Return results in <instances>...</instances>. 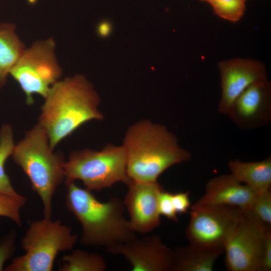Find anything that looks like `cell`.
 <instances>
[{
    "mask_svg": "<svg viewBox=\"0 0 271 271\" xmlns=\"http://www.w3.org/2000/svg\"><path fill=\"white\" fill-rule=\"evenodd\" d=\"M44 99L38 123L53 149L86 122L104 118L99 97L82 75L58 80Z\"/></svg>",
    "mask_w": 271,
    "mask_h": 271,
    "instance_id": "6da1fadb",
    "label": "cell"
},
{
    "mask_svg": "<svg viewBox=\"0 0 271 271\" xmlns=\"http://www.w3.org/2000/svg\"><path fill=\"white\" fill-rule=\"evenodd\" d=\"M129 178L156 182L172 166L188 161L192 155L164 125L141 120L127 128L123 141Z\"/></svg>",
    "mask_w": 271,
    "mask_h": 271,
    "instance_id": "7a4b0ae2",
    "label": "cell"
},
{
    "mask_svg": "<svg viewBox=\"0 0 271 271\" xmlns=\"http://www.w3.org/2000/svg\"><path fill=\"white\" fill-rule=\"evenodd\" d=\"M65 185L66 206L81 224L82 244L107 248L136 237L123 215V201L113 197L102 202L91 191L78 186L74 182Z\"/></svg>",
    "mask_w": 271,
    "mask_h": 271,
    "instance_id": "3957f363",
    "label": "cell"
},
{
    "mask_svg": "<svg viewBox=\"0 0 271 271\" xmlns=\"http://www.w3.org/2000/svg\"><path fill=\"white\" fill-rule=\"evenodd\" d=\"M12 156L40 197L44 217L51 218L53 196L65 180L64 156L54 152L46 132L39 123L27 131L24 138L15 145Z\"/></svg>",
    "mask_w": 271,
    "mask_h": 271,
    "instance_id": "277c9868",
    "label": "cell"
},
{
    "mask_svg": "<svg viewBox=\"0 0 271 271\" xmlns=\"http://www.w3.org/2000/svg\"><path fill=\"white\" fill-rule=\"evenodd\" d=\"M77 240L72 229L44 217L32 222L21 240L25 253L12 260L6 271H51L57 254L71 250Z\"/></svg>",
    "mask_w": 271,
    "mask_h": 271,
    "instance_id": "5b68a950",
    "label": "cell"
},
{
    "mask_svg": "<svg viewBox=\"0 0 271 271\" xmlns=\"http://www.w3.org/2000/svg\"><path fill=\"white\" fill-rule=\"evenodd\" d=\"M65 184L81 181L90 191H100L114 184L126 185V157L122 145L109 144L100 151L84 149L72 152L64 165Z\"/></svg>",
    "mask_w": 271,
    "mask_h": 271,
    "instance_id": "8992f818",
    "label": "cell"
},
{
    "mask_svg": "<svg viewBox=\"0 0 271 271\" xmlns=\"http://www.w3.org/2000/svg\"><path fill=\"white\" fill-rule=\"evenodd\" d=\"M55 51L53 38L35 42L24 49L11 69L10 74L24 93L27 104L34 103V94L45 98L60 80L62 69Z\"/></svg>",
    "mask_w": 271,
    "mask_h": 271,
    "instance_id": "52a82bcc",
    "label": "cell"
},
{
    "mask_svg": "<svg viewBox=\"0 0 271 271\" xmlns=\"http://www.w3.org/2000/svg\"><path fill=\"white\" fill-rule=\"evenodd\" d=\"M190 209V221L185 230L190 244L224 251L243 210L233 206L195 204Z\"/></svg>",
    "mask_w": 271,
    "mask_h": 271,
    "instance_id": "ba28073f",
    "label": "cell"
},
{
    "mask_svg": "<svg viewBox=\"0 0 271 271\" xmlns=\"http://www.w3.org/2000/svg\"><path fill=\"white\" fill-rule=\"evenodd\" d=\"M268 227L249 210L241 218L224 247L225 266L229 271H260Z\"/></svg>",
    "mask_w": 271,
    "mask_h": 271,
    "instance_id": "9c48e42d",
    "label": "cell"
},
{
    "mask_svg": "<svg viewBox=\"0 0 271 271\" xmlns=\"http://www.w3.org/2000/svg\"><path fill=\"white\" fill-rule=\"evenodd\" d=\"M218 66L221 90L218 112L225 115L247 88L267 78L264 64L252 59L232 58L220 62Z\"/></svg>",
    "mask_w": 271,
    "mask_h": 271,
    "instance_id": "30bf717a",
    "label": "cell"
},
{
    "mask_svg": "<svg viewBox=\"0 0 271 271\" xmlns=\"http://www.w3.org/2000/svg\"><path fill=\"white\" fill-rule=\"evenodd\" d=\"M112 254H120L130 263L132 271H173V250L157 235L128 241L106 248Z\"/></svg>",
    "mask_w": 271,
    "mask_h": 271,
    "instance_id": "8fae6325",
    "label": "cell"
},
{
    "mask_svg": "<svg viewBox=\"0 0 271 271\" xmlns=\"http://www.w3.org/2000/svg\"><path fill=\"white\" fill-rule=\"evenodd\" d=\"M126 185L128 190L123 202L129 215L131 229L134 232L143 234L152 231L161 223L158 199L163 188L158 181L130 180Z\"/></svg>",
    "mask_w": 271,
    "mask_h": 271,
    "instance_id": "7c38bea8",
    "label": "cell"
},
{
    "mask_svg": "<svg viewBox=\"0 0 271 271\" xmlns=\"http://www.w3.org/2000/svg\"><path fill=\"white\" fill-rule=\"evenodd\" d=\"M227 115L243 130L255 129L268 124L271 119V86L267 79L247 88L235 100Z\"/></svg>",
    "mask_w": 271,
    "mask_h": 271,
    "instance_id": "4fadbf2b",
    "label": "cell"
},
{
    "mask_svg": "<svg viewBox=\"0 0 271 271\" xmlns=\"http://www.w3.org/2000/svg\"><path fill=\"white\" fill-rule=\"evenodd\" d=\"M256 194L231 174L222 175L208 181L204 194L194 204L229 206L247 210H249Z\"/></svg>",
    "mask_w": 271,
    "mask_h": 271,
    "instance_id": "5bb4252c",
    "label": "cell"
},
{
    "mask_svg": "<svg viewBox=\"0 0 271 271\" xmlns=\"http://www.w3.org/2000/svg\"><path fill=\"white\" fill-rule=\"evenodd\" d=\"M228 168L238 181L248 187L256 193L270 189L271 156L256 162L229 161Z\"/></svg>",
    "mask_w": 271,
    "mask_h": 271,
    "instance_id": "9a60e30c",
    "label": "cell"
},
{
    "mask_svg": "<svg viewBox=\"0 0 271 271\" xmlns=\"http://www.w3.org/2000/svg\"><path fill=\"white\" fill-rule=\"evenodd\" d=\"M189 244L177 247L174 253L173 271H212L214 263L222 253Z\"/></svg>",
    "mask_w": 271,
    "mask_h": 271,
    "instance_id": "2e32d148",
    "label": "cell"
},
{
    "mask_svg": "<svg viewBox=\"0 0 271 271\" xmlns=\"http://www.w3.org/2000/svg\"><path fill=\"white\" fill-rule=\"evenodd\" d=\"M25 49L15 25L9 23L0 24V88L6 83L11 69Z\"/></svg>",
    "mask_w": 271,
    "mask_h": 271,
    "instance_id": "e0dca14e",
    "label": "cell"
},
{
    "mask_svg": "<svg viewBox=\"0 0 271 271\" xmlns=\"http://www.w3.org/2000/svg\"><path fill=\"white\" fill-rule=\"evenodd\" d=\"M15 145L12 126L3 124L0 129V193L26 200L15 190L5 169L6 162L12 156Z\"/></svg>",
    "mask_w": 271,
    "mask_h": 271,
    "instance_id": "ac0fdd59",
    "label": "cell"
},
{
    "mask_svg": "<svg viewBox=\"0 0 271 271\" xmlns=\"http://www.w3.org/2000/svg\"><path fill=\"white\" fill-rule=\"evenodd\" d=\"M61 260L60 271H103L106 269L102 256L82 250L75 249L63 256Z\"/></svg>",
    "mask_w": 271,
    "mask_h": 271,
    "instance_id": "d6986e66",
    "label": "cell"
},
{
    "mask_svg": "<svg viewBox=\"0 0 271 271\" xmlns=\"http://www.w3.org/2000/svg\"><path fill=\"white\" fill-rule=\"evenodd\" d=\"M246 0H207L214 12L225 20L236 22L240 20L246 9Z\"/></svg>",
    "mask_w": 271,
    "mask_h": 271,
    "instance_id": "ffe728a7",
    "label": "cell"
},
{
    "mask_svg": "<svg viewBox=\"0 0 271 271\" xmlns=\"http://www.w3.org/2000/svg\"><path fill=\"white\" fill-rule=\"evenodd\" d=\"M249 210L266 226L271 225L270 189L257 193Z\"/></svg>",
    "mask_w": 271,
    "mask_h": 271,
    "instance_id": "44dd1931",
    "label": "cell"
},
{
    "mask_svg": "<svg viewBox=\"0 0 271 271\" xmlns=\"http://www.w3.org/2000/svg\"><path fill=\"white\" fill-rule=\"evenodd\" d=\"M26 201L0 193V216L8 218L21 226L20 211Z\"/></svg>",
    "mask_w": 271,
    "mask_h": 271,
    "instance_id": "7402d4cb",
    "label": "cell"
},
{
    "mask_svg": "<svg viewBox=\"0 0 271 271\" xmlns=\"http://www.w3.org/2000/svg\"><path fill=\"white\" fill-rule=\"evenodd\" d=\"M172 193L163 190L158 199V210L160 214L174 221H178L177 213L175 211L171 199Z\"/></svg>",
    "mask_w": 271,
    "mask_h": 271,
    "instance_id": "603a6c76",
    "label": "cell"
},
{
    "mask_svg": "<svg viewBox=\"0 0 271 271\" xmlns=\"http://www.w3.org/2000/svg\"><path fill=\"white\" fill-rule=\"evenodd\" d=\"M15 232H11L0 242V271L3 270L5 262L13 256L16 249Z\"/></svg>",
    "mask_w": 271,
    "mask_h": 271,
    "instance_id": "cb8c5ba5",
    "label": "cell"
},
{
    "mask_svg": "<svg viewBox=\"0 0 271 271\" xmlns=\"http://www.w3.org/2000/svg\"><path fill=\"white\" fill-rule=\"evenodd\" d=\"M171 199L174 209L177 214L188 212V209L191 206L188 192L172 193Z\"/></svg>",
    "mask_w": 271,
    "mask_h": 271,
    "instance_id": "d4e9b609",
    "label": "cell"
},
{
    "mask_svg": "<svg viewBox=\"0 0 271 271\" xmlns=\"http://www.w3.org/2000/svg\"><path fill=\"white\" fill-rule=\"evenodd\" d=\"M271 270V230L267 229L264 239L260 271H270Z\"/></svg>",
    "mask_w": 271,
    "mask_h": 271,
    "instance_id": "484cf974",
    "label": "cell"
},
{
    "mask_svg": "<svg viewBox=\"0 0 271 271\" xmlns=\"http://www.w3.org/2000/svg\"><path fill=\"white\" fill-rule=\"evenodd\" d=\"M199 1H203V2H207V0H199Z\"/></svg>",
    "mask_w": 271,
    "mask_h": 271,
    "instance_id": "4316f807",
    "label": "cell"
},
{
    "mask_svg": "<svg viewBox=\"0 0 271 271\" xmlns=\"http://www.w3.org/2000/svg\"><path fill=\"white\" fill-rule=\"evenodd\" d=\"M246 1H247V0H246Z\"/></svg>",
    "mask_w": 271,
    "mask_h": 271,
    "instance_id": "83f0119b",
    "label": "cell"
}]
</instances>
